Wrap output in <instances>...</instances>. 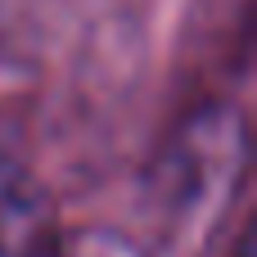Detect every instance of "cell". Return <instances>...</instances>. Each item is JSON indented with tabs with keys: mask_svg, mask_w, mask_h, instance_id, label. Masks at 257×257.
Instances as JSON below:
<instances>
[{
	"mask_svg": "<svg viewBox=\"0 0 257 257\" xmlns=\"http://www.w3.org/2000/svg\"><path fill=\"white\" fill-rule=\"evenodd\" d=\"M50 235V208L45 194L27 181L0 203V257H32Z\"/></svg>",
	"mask_w": 257,
	"mask_h": 257,
	"instance_id": "obj_2",
	"label": "cell"
},
{
	"mask_svg": "<svg viewBox=\"0 0 257 257\" xmlns=\"http://www.w3.org/2000/svg\"><path fill=\"white\" fill-rule=\"evenodd\" d=\"M18 185H27V172H23V158H18V149L0 136V203L18 190Z\"/></svg>",
	"mask_w": 257,
	"mask_h": 257,
	"instance_id": "obj_4",
	"label": "cell"
},
{
	"mask_svg": "<svg viewBox=\"0 0 257 257\" xmlns=\"http://www.w3.org/2000/svg\"><path fill=\"white\" fill-rule=\"evenodd\" d=\"M32 257H154L149 244L117 226H77V230H50Z\"/></svg>",
	"mask_w": 257,
	"mask_h": 257,
	"instance_id": "obj_3",
	"label": "cell"
},
{
	"mask_svg": "<svg viewBox=\"0 0 257 257\" xmlns=\"http://www.w3.org/2000/svg\"><path fill=\"white\" fill-rule=\"evenodd\" d=\"M248 176V122L235 104L194 108L149 167V217L167 257H199Z\"/></svg>",
	"mask_w": 257,
	"mask_h": 257,
	"instance_id": "obj_1",
	"label": "cell"
},
{
	"mask_svg": "<svg viewBox=\"0 0 257 257\" xmlns=\"http://www.w3.org/2000/svg\"><path fill=\"white\" fill-rule=\"evenodd\" d=\"M230 257H257V253H253V235H248V230L235 239V253H230Z\"/></svg>",
	"mask_w": 257,
	"mask_h": 257,
	"instance_id": "obj_5",
	"label": "cell"
}]
</instances>
